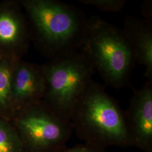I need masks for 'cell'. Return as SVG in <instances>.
I'll use <instances>...</instances> for the list:
<instances>
[{
  "instance_id": "6da1fadb",
  "label": "cell",
  "mask_w": 152,
  "mask_h": 152,
  "mask_svg": "<svg viewBox=\"0 0 152 152\" xmlns=\"http://www.w3.org/2000/svg\"><path fill=\"white\" fill-rule=\"evenodd\" d=\"M22 4L36 43L51 61L79 51L87 19L80 9L54 0H26Z\"/></svg>"
},
{
  "instance_id": "7a4b0ae2",
  "label": "cell",
  "mask_w": 152,
  "mask_h": 152,
  "mask_svg": "<svg viewBox=\"0 0 152 152\" xmlns=\"http://www.w3.org/2000/svg\"><path fill=\"white\" fill-rule=\"evenodd\" d=\"M71 122L85 143L105 149L132 147L125 111L103 85L92 80L77 102Z\"/></svg>"
},
{
  "instance_id": "3957f363",
  "label": "cell",
  "mask_w": 152,
  "mask_h": 152,
  "mask_svg": "<svg viewBox=\"0 0 152 152\" xmlns=\"http://www.w3.org/2000/svg\"><path fill=\"white\" fill-rule=\"evenodd\" d=\"M79 51L107 85L117 89L130 86L136 60L122 28L98 15L87 18Z\"/></svg>"
},
{
  "instance_id": "277c9868",
  "label": "cell",
  "mask_w": 152,
  "mask_h": 152,
  "mask_svg": "<svg viewBox=\"0 0 152 152\" xmlns=\"http://www.w3.org/2000/svg\"><path fill=\"white\" fill-rule=\"evenodd\" d=\"M41 66L45 81L42 102L58 116L71 121L76 104L93 80L94 66L80 51Z\"/></svg>"
},
{
  "instance_id": "5b68a950",
  "label": "cell",
  "mask_w": 152,
  "mask_h": 152,
  "mask_svg": "<svg viewBox=\"0 0 152 152\" xmlns=\"http://www.w3.org/2000/svg\"><path fill=\"white\" fill-rule=\"evenodd\" d=\"M11 122L23 152H61L73 131L71 121L55 114L42 100L18 110Z\"/></svg>"
},
{
  "instance_id": "8992f818",
  "label": "cell",
  "mask_w": 152,
  "mask_h": 152,
  "mask_svg": "<svg viewBox=\"0 0 152 152\" xmlns=\"http://www.w3.org/2000/svg\"><path fill=\"white\" fill-rule=\"evenodd\" d=\"M125 113L132 147L152 152V82L134 90Z\"/></svg>"
},
{
  "instance_id": "52a82bcc",
  "label": "cell",
  "mask_w": 152,
  "mask_h": 152,
  "mask_svg": "<svg viewBox=\"0 0 152 152\" xmlns=\"http://www.w3.org/2000/svg\"><path fill=\"white\" fill-rule=\"evenodd\" d=\"M45 91V81L41 65L15 62L11 82L14 114L27 105L42 100Z\"/></svg>"
},
{
  "instance_id": "ba28073f",
  "label": "cell",
  "mask_w": 152,
  "mask_h": 152,
  "mask_svg": "<svg viewBox=\"0 0 152 152\" xmlns=\"http://www.w3.org/2000/svg\"><path fill=\"white\" fill-rule=\"evenodd\" d=\"M122 30L134 51L136 63L144 66V76L152 82V25L144 19L127 16Z\"/></svg>"
},
{
  "instance_id": "9c48e42d",
  "label": "cell",
  "mask_w": 152,
  "mask_h": 152,
  "mask_svg": "<svg viewBox=\"0 0 152 152\" xmlns=\"http://www.w3.org/2000/svg\"><path fill=\"white\" fill-rule=\"evenodd\" d=\"M30 33L23 16L9 9H0V48L24 50L28 45Z\"/></svg>"
},
{
  "instance_id": "30bf717a",
  "label": "cell",
  "mask_w": 152,
  "mask_h": 152,
  "mask_svg": "<svg viewBox=\"0 0 152 152\" xmlns=\"http://www.w3.org/2000/svg\"><path fill=\"white\" fill-rule=\"evenodd\" d=\"M14 66L9 58H0V117L10 122L14 115L11 96Z\"/></svg>"
},
{
  "instance_id": "8fae6325",
  "label": "cell",
  "mask_w": 152,
  "mask_h": 152,
  "mask_svg": "<svg viewBox=\"0 0 152 152\" xmlns=\"http://www.w3.org/2000/svg\"><path fill=\"white\" fill-rule=\"evenodd\" d=\"M0 152H23L22 142L11 122L0 117Z\"/></svg>"
},
{
  "instance_id": "7c38bea8",
  "label": "cell",
  "mask_w": 152,
  "mask_h": 152,
  "mask_svg": "<svg viewBox=\"0 0 152 152\" xmlns=\"http://www.w3.org/2000/svg\"><path fill=\"white\" fill-rule=\"evenodd\" d=\"M85 5L92 6L103 12H117L123 9L127 4L126 0H80Z\"/></svg>"
},
{
  "instance_id": "4fadbf2b",
  "label": "cell",
  "mask_w": 152,
  "mask_h": 152,
  "mask_svg": "<svg viewBox=\"0 0 152 152\" xmlns=\"http://www.w3.org/2000/svg\"><path fill=\"white\" fill-rule=\"evenodd\" d=\"M61 152H106L105 149L84 143L77 144L71 148H65Z\"/></svg>"
},
{
  "instance_id": "5bb4252c",
  "label": "cell",
  "mask_w": 152,
  "mask_h": 152,
  "mask_svg": "<svg viewBox=\"0 0 152 152\" xmlns=\"http://www.w3.org/2000/svg\"><path fill=\"white\" fill-rule=\"evenodd\" d=\"M141 12L144 18V20L152 25V1H145L141 5Z\"/></svg>"
},
{
  "instance_id": "9a60e30c",
  "label": "cell",
  "mask_w": 152,
  "mask_h": 152,
  "mask_svg": "<svg viewBox=\"0 0 152 152\" xmlns=\"http://www.w3.org/2000/svg\"><path fill=\"white\" fill-rule=\"evenodd\" d=\"M2 57H3V56H2V55L1 54H0V58H1Z\"/></svg>"
}]
</instances>
